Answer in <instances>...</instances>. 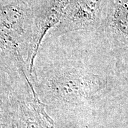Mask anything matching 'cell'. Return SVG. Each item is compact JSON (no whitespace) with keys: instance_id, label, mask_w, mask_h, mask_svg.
I'll return each mask as SVG.
<instances>
[{"instance_id":"1","label":"cell","mask_w":128,"mask_h":128,"mask_svg":"<svg viewBox=\"0 0 128 128\" xmlns=\"http://www.w3.org/2000/svg\"><path fill=\"white\" fill-rule=\"evenodd\" d=\"M32 17L30 0H0V50L23 76L27 74L22 49L28 39L31 46Z\"/></svg>"},{"instance_id":"3","label":"cell","mask_w":128,"mask_h":128,"mask_svg":"<svg viewBox=\"0 0 128 128\" xmlns=\"http://www.w3.org/2000/svg\"><path fill=\"white\" fill-rule=\"evenodd\" d=\"M107 23L113 34L128 42V0H109Z\"/></svg>"},{"instance_id":"2","label":"cell","mask_w":128,"mask_h":128,"mask_svg":"<svg viewBox=\"0 0 128 128\" xmlns=\"http://www.w3.org/2000/svg\"><path fill=\"white\" fill-rule=\"evenodd\" d=\"M102 2L103 0H71L55 32L60 34L99 26Z\"/></svg>"},{"instance_id":"6","label":"cell","mask_w":128,"mask_h":128,"mask_svg":"<svg viewBox=\"0 0 128 128\" xmlns=\"http://www.w3.org/2000/svg\"><path fill=\"white\" fill-rule=\"evenodd\" d=\"M2 71H2L1 70H0V72H2Z\"/></svg>"},{"instance_id":"5","label":"cell","mask_w":128,"mask_h":128,"mask_svg":"<svg viewBox=\"0 0 128 128\" xmlns=\"http://www.w3.org/2000/svg\"><path fill=\"white\" fill-rule=\"evenodd\" d=\"M108 128V127H95V128Z\"/></svg>"},{"instance_id":"4","label":"cell","mask_w":128,"mask_h":128,"mask_svg":"<svg viewBox=\"0 0 128 128\" xmlns=\"http://www.w3.org/2000/svg\"><path fill=\"white\" fill-rule=\"evenodd\" d=\"M14 77L0 73V128H12Z\"/></svg>"}]
</instances>
